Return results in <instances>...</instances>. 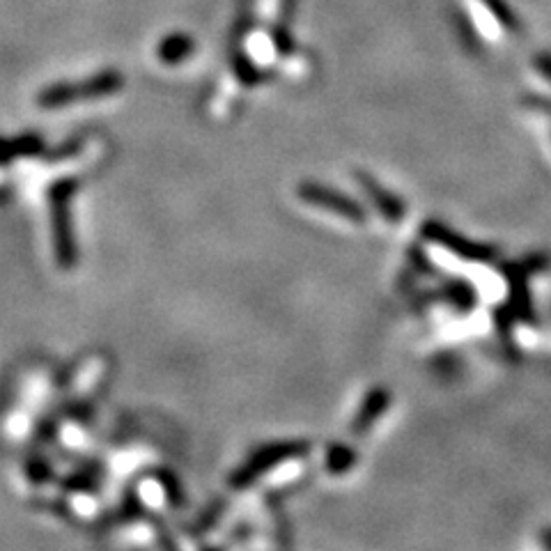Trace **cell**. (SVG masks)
<instances>
[{
  "mask_svg": "<svg viewBox=\"0 0 551 551\" xmlns=\"http://www.w3.org/2000/svg\"><path fill=\"white\" fill-rule=\"evenodd\" d=\"M122 85H124V79L118 69H106V72H99L97 76H92V79L81 83L62 81V83L49 85V88H44L40 92L37 104L42 108H60L74 102H85V99L115 95Z\"/></svg>",
  "mask_w": 551,
  "mask_h": 551,
  "instance_id": "cell-1",
  "label": "cell"
},
{
  "mask_svg": "<svg viewBox=\"0 0 551 551\" xmlns=\"http://www.w3.org/2000/svg\"><path fill=\"white\" fill-rule=\"evenodd\" d=\"M79 189V180H62L51 186V219H53V237H56V255L62 269L76 267V239L72 230V196Z\"/></svg>",
  "mask_w": 551,
  "mask_h": 551,
  "instance_id": "cell-2",
  "label": "cell"
},
{
  "mask_svg": "<svg viewBox=\"0 0 551 551\" xmlns=\"http://www.w3.org/2000/svg\"><path fill=\"white\" fill-rule=\"evenodd\" d=\"M42 147H44L42 138L33 134L14 138V141H3V138H0V164H5V161H12L17 157H28V154H37Z\"/></svg>",
  "mask_w": 551,
  "mask_h": 551,
  "instance_id": "cell-3",
  "label": "cell"
},
{
  "mask_svg": "<svg viewBox=\"0 0 551 551\" xmlns=\"http://www.w3.org/2000/svg\"><path fill=\"white\" fill-rule=\"evenodd\" d=\"M191 51V42L186 35H173L168 40L161 42L159 46V58L164 62H177L186 58V53Z\"/></svg>",
  "mask_w": 551,
  "mask_h": 551,
  "instance_id": "cell-4",
  "label": "cell"
}]
</instances>
